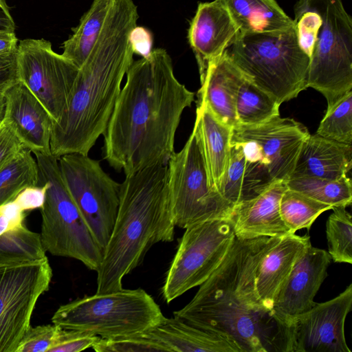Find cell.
I'll list each match as a JSON object with an SVG mask.
<instances>
[{"label": "cell", "instance_id": "6da1fadb", "mask_svg": "<svg viewBox=\"0 0 352 352\" xmlns=\"http://www.w3.org/2000/svg\"><path fill=\"white\" fill-rule=\"evenodd\" d=\"M103 134L104 159L125 176L167 165L177 129L195 93L176 78L166 50L133 61Z\"/></svg>", "mask_w": 352, "mask_h": 352}, {"label": "cell", "instance_id": "7a4b0ae2", "mask_svg": "<svg viewBox=\"0 0 352 352\" xmlns=\"http://www.w3.org/2000/svg\"><path fill=\"white\" fill-rule=\"evenodd\" d=\"M280 238L235 236L219 265L174 316L230 339L241 352H285L286 331L255 287L260 261Z\"/></svg>", "mask_w": 352, "mask_h": 352}, {"label": "cell", "instance_id": "3957f363", "mask_svg": "<svg viewBox=\"0 0 352 352\" xmlns=\"http://www.w3.org/2000/svg\"><path fill=\"white\" fill-rule=\"evenodd\" d=\"M138 17L133 0H111L100 34L79 68L62 115L53 123L50 151L56 157L88 155L104 134L133 61L129 36Z\"/></svg>", "mask_w": 352, "mask_h": 352}, {"label": "cell", "instance_id": "277c9868", "mask_svg": "<svg viewBox=\"0 0 352 352\" xmlns=\"http://www.w3.org/2000/svg\"><path fill=\"white\" fill-rule=\"evenodd\" d=\"M167 165L125 176L110 238L97 272V294L122 289V279L140 265L148 250L174 239Z\"/></svg>", "mask_w": 352, "mask_h": 352}, {"label": "cell", "instance_id": "5b68a950", "mask_svg": "<svg viewBox=\"0 0 352 352\" xmlns=\"http://www.w3.org/2000/svg\"><path fill=\"white\" fill-rule=\"evenodd\" d=\"M293 21L310 60L307 88L321 93L329 109L352 89V19L342 0H298Z\"/></svg>", "mask_w": 352, "mask_h": 352}, {"label": "cell", "instance_id": "8992f818", "mask_svg": "<svg viewBox=\"0 0 352 352\" xmlns=\"http://www.w3.org/2000/svg\"><path fill=\"white\" fill-rule=\"evenodd\" d=\"M244 76L280 104L307 89L309 57L295 27L272 34H242L227 49Z\"/></svg>", "mask_w": 352, "mask_h": 352}, {"label": "cell", "instance_id": "52a82bcc", "mask_svg": "<svg viewBox=\"0 0 352 352\" xmlns=\"http://www.w3.org/2000/svg\"><path fill=\"white\" fill-rule=\"evenodd\" d=\"M39 182L45 190L40 208L41 238L45 251L57 256L76 259L97 272L103 252L74 203L63 179L58 158L52 153H34Z\"/></svg>", "mask_w": 352, "mask_h": 352}, {"label": "cell", "instance_id": "ba28073f", "mask_svg": "<svg viewBox=\"0 0 352 352\" xmlns=\"http://www.w3.org/2000/svg\"><path fill=\"white\" fill-rule=\"evenodd\" d=\"M309 135L301 123L280 116L262 124L233 127L231 143L241 146L245 158L241 201L275 182H287Z\"/></svg>", "mask_w": 352, "mask_h": 352}, {"label": "cell", "instance_id": "9c48e42d", "mask_svg": "<svg viewBox=\"0 0 352 352\" xmlns=\"http://www.w3.org/2000/svg\"><path fill=\"white\" fill-rule=\"evenodd\" d=\"M164 317L160 306L145 290L122 288L85 296L60 305L52 322L62 329L108 338L141 334Z\"/></svg>", "mask_w": 352, "mask_h": 352}, {"label": "cell", "instance_id": "30bf717a", "mask_svg": "<svg viewBox=\"0 0 352 352\" xmlns=\"http://www.w3.org/2000/svg\"><path fill=\"white\" fill-rule=\"evenodd\" d=\"M170 205L175 226L185 229L195 223L230 219L234 206L212 187L199 141L192 131L168 164Z\"/></svg>", "mask_w": 352, "mask_h": 352}, {"label": "cell", "instance_id": "8fae6325", "mask_svg": "<svg viewBox=\"0 0 352 352\" xmlns=\"http://www.w3.org/2000/svg\"><path fill=\"white\" fill-rule=\"evenodd\" d=\"M185 230L162 287L167 303L202 284L219 265L235 237L231 218L206 221Z\"/></svg>", "mask_w": 352, "mask_h": 352}, {"label": "cell", "instance_id": "7c38bea8", "mask_svg": "<svg viewBox=\"0 0 352 352\" xmlns=\"http://www.w3.org/2000/svg\"><path fill=\"white\" fill-rule=\"evenodd\" d=\"M64 182L98 245L104 252L116 219L120 184L88 155L58 158Z\"/></svg>", "mask_w": 352, "mask_h": 352}, {"label": "cell", "instance_id": "4fadbf2b", "mask_svg": "<svg viewBox=\"0 0 352 352\" xmlns=\"http://www.w3.org/2000/svg\"><path fill=\"white\" fill-rule=\"evenodd\" d=\"M48 259L0 265V352H16L35 305L49 289Z\"/></svg>", "mask_w": 352, "mask_h": 352}, {"label": "cell", "instance_id": "5bb4252c", "mask_svg": "<svg viewBox=\"0 0 352 352\" xmlns=\"http://www.w3.org/2000/svg\"><path fill=\"white\" fill-rule=\"evenodd\" d=\"M20 82L57 121L62 115L79 68L55 52L50 41L27 38L18 44Z\"/></svg>", "mask_w": 352, "mask_h": 352}, {"label": "cell", "instance_id": "9a60e30c", "mask_svg": "<svg viewBox=\"0 0 352 352\" xmlns=\"http://www.w3.org/2000/svg\"><path fill=\"white\" fill-rule=\"evenodd\" d=\"M351 306L352 284L336 297L316 302L291 322L286 352H351L344 322Z\"/></svg>", "mask_w": 352, "mask_h": 352}, {"label": "cell", "instance_id": "2e32d148", "mask_svg": "<svg viewBox=\"0 0 352 352\" xmlns=\"http://www.w3.org/2000/svg\"><path fill=\"white\" fill-rule=\"evenodd\" d=\"M331 262L327 251L309 243L279 289L272 311L285 329L287 340L292 320L315 305L314 298L327 276Z\"/></svg>", "mask_w": 352, "mask_h": 352}, {"label": "cell", "instance_id": "e0dca14e", "mask_svg": "<svg viewBox=\"0 0 352 352\" xmlns=\"http://www.w3.org/2000/svg\"><path fill=\"white\" fill-rule=\"evenodd\" d=\"M239 30L222 0L199 3L188 30L200 76L233 43Z\"/></svg>", "mask_w": 352, "mask_h": 352}, {"label": "cell", "instance_id": "ac0fdd59", "mask_svg": "<svg viewBox=\"0 0 352 352\" xmlns=\"http://www.w3.org/2000/svg\"><path fill=\"white\" fill-rule=\"evenodd\" d=\"M3 121L13 130L24 148L32 153H51L54 120L33 94L19 82L5 94Z\"/></svg>", "mask_w": 352, "mask_h": 352}, {"label": "cell", "instance_id": "d6986e66", "mask_svg": "<svg viewBox=\"0 0 352 352\" xmlns=\"http://www.w3.org/2000/svg\"><path fill=\"white\" fill-rule=\"evenodd\" d=\"M286 182H275L254 198L234 206L231 219L236 237L251 239L292 234L280 213V200L287 188Z\"/></svg>", "mask_w": 352, "mask_h": 352}, {"label": "cell", "instance_id": "ffe728a7", "mask_svg": "<svg viewBox=\"0 0 352 352\" xmlns=\"http://www.w3.org/2000/svg\"><path fill=\"white\" fill-rule=\"evenodd\" d=\"M245 78L226 50L209 65L200 80L197 103L206 105L226 124L232 128L237 126L236 100L239 87Z\"/></svg>", "mask_w": 352, "mask_h": 352}, {"label": "cell", "instance_id": "44dd1931", "mask_svg": "<svg viewBox=\"0 0 352 352\" xmlns=\"http://www.w3.org/2000/svg\"><path fill=\"white\" fill-rule=\"evenodd\" d=\"M352 145L309 135L304 141L290 179L316 177L338 179L352 166Z\"/></svg>", "mask_w": 352, "mask_h": 352}, {"label": "cell", "instance_id": "7402d4cb", "mask_svg": "<svg viewBox=\"0 0 352 352\" xmlns=\"http://www.w3.org/2000/svg\"><path fill=\"white\" fill-rule=\"evenodd\" d=\"M309 236L289 234L280 238L260 261L255 278L256 292L266 308L273 307L278 292L305 248Z\"/></svg>", "mask_w": 352, "mask_h": 352}, {"label": "cell", "instance_id": "603a6c76", "mask_svg": "<svg viewBox=\"0 0 352 352\" xmlns=\"http://www.w3.org/2000/svg\"><path fill=\"white\" fill-rule=\"evenodd\" d=\"M142 334L164 344L170 351L241 352L230 339L199 329L176 316L164 317Z\"/></svg>", "mask_w": 352, "mask_h": 352}, {"label": "cell", "instance_id": "cb8c5ba5", "mask_svg": "<svg viewBox=\"0 0 352 352\" xmlns=\"http://www.w3.org/2000/svg\"><path fill=\"white\" fill-rule=\"evenodd\" d=\"M232 129L206 105L197 103L192 131L201 146L210 184L217 190L228 166Z\"/></svg>", "mask_w": 352, "mask_h": 352}, {"label": "cell", "instance_id": "d4e9b609", "mask_svg": "<svg viewBox=\"0 0 352 352\" xmlns=\"http://www.w3.org/2000/svg\"><path fill=\"white\" fill-rule=\"evenodd\" d=\"M242 34H272L294 27L275 0H222Z\"/></svg>", "mask_w": 352, "mask_h": 352}, {"label": "cell", "instance_id": "484cf974", "mask_svg": "<svg viewBox=\"0 0 352 352\" xmlns=\"http://www.w3.org/2000/svg\"><path fill=\"white\" fill-rule=\"evenodd\" d=\"M111 0H94L82 16L73 34L63 43L62 55L80 68L97 41L108 14Z\"/></svg>", "mask_w": 352, "mask_h": 352}, {"label": "cell", "instance_id": "4316f807", "mask_svg": "<svg viewBox=\"0 0 352 352\" xmlns=\"http://www.w3.org/2000/svg\"><path fill=\"white\" fill-rule=\"evenodd\" d=\"M36 158L23 148L0 168V207L13 201L25 188L38 185Z\"/></svg>", "mask_w": 352, "mask_h": 352}, {"label": "cell", "instance_id": "83f0119b", "mask_svg": "<svg viewBox=\"0 0 352 352\" xmlns=\"http://www.w3.org/2000/svg\"><path fill=\"white\" fill-rule=\"evenodd\" d=\"M45 252L41 234L24 224L0 234V265L43 261Z\"/></svg>", "mask_w": 352, "mask_h": 352}, {"label": "cell", "instance_id": "f1b7e54d", "mask_svg": "<svg viewBox=\"0 0 352 352\" xmlns=\"http://www.w3.org/2000/svg\"><path fill=\"white\" fill-rule=\"evenodd\" d=\"M280 105L273 97L245 77L239 87L236 100L238 123L256 125L267 122L280 116Z\"/></svg>", "mask_w": 352, "mask_h": 352}, {"label": "cell", "instance_id": "f546056e", "mask_svg": "<svg viewBox=\"0 0 352 352\" xmlns=\"http://www.w3.org/2000/svg\"><path fill=\"white\" fill-rule=\"evenodd\" d=\"M286 184L288 188L333 208L347 207L352 202L351 180L347 175L334 180L316 177L294 178L289 179Z\"/></svg>", "mask_w": 352, "mask_h": 352}, {"label": "cell", "instance_id": "4dcf8cb0", "mask_svg": "<svg viewBox=\"0 0 352 352\" xmlns=\"http://www.w3.org/2000/svg\"><path fill=\"white\" fill-rule=\"evenodd\" d=\"M332 208L330 205L288 188L280 200V216L292 234L302 228L309 230L318 217Z\"/></svg>", "mask_w": 352, "mask_h": 352}, {"label": "cell", "instance_id": "1f68e13d", "mask_svg": "<svg viewBox=\"0 0 352 352\" xmlns=\"http://www.w3.org/2000/svg\"><path fill=\"white\" fill-rule=\"evenodd\" d=\"M345 206H336L326 223L328 253L335 263L352 264L351 215Z\"/></svg>", "mask_w": 352, "mask_h": 352}, {"label": "cell", "instance_id": "d6a6232c", "mask_svg": "<svg viewBox=\"0 0 352 352\" xmlns=\"http://www.w3.org/2000/svg\"><path fill=\"white\" fill-rule=\"evenodd\" d=\"M316 134L324 138L352 145V91L327 109Z\"/></svg>", "mask_w": 352, "mask_h": 352}, {"label": "cell", "instance_id": "836d02e7", "mask_svg": "<svg viewBox=\"0 0 352 352\" xmlns=\"http://www.w3.org/2000/svg\"><path fill=\"white\" fill-rule=\"evenodd\" d=\"M245 158L241 145L231 143L227 170L217 188L218 192L234 207L242 201V185Z\"/></svg>", "mask_w": 352, "mask_h": 352}, {"label": "cell", "instance_id": "e575fe53", "mask_svg": "<svg viewBox=\"0 0 352 352\" xmlns=\"http://www.w3.org/2000/svg\"><path fill=\"white\" fill-rule=\"evenodd\" d=\"M92 348L97 352L170 351L164 344L142 333L116 338H100Z\"/></svg>", "mask_w": 352, "mask_h": 352}, {"label": "cell", "instance_id": "d590c367", "mask_svg": "<svg viewBox=\"0 0 352 352\" xmlns=\"http://www.w3.org/2000/svg\"><path fill=\"white\" fill-rule=\"evenodd\" d=\"M60 327L56 324L30 327L23 335L16 352H49Z\"/></svg>", "mask_w": 352, "mask_h": 352}, {"label": "cell", "instance_id": "8d00e7d4", "mask_svg": "<svg viewBox=\"0 0 352 352\" xmlns=\"http://www.w3.org/2000/svg\"><path fill=\"white\" fill-rule=\"evenodd\" d=\"M99 336L87 331L60 328L49 352H78L92 348Z\"/></svg>", "mask_w": 352, "mask_h": 352}, {"label": "cell", "instance_id": "74e56055", "mask_svg": "<svg viewBox=\"0 0 352 352\" xmlns=\"http://www.w3.org/2000/svg\"><path fill=\"white\" fill-rule=\"evenodd\" d=\"M19 81L17 52L0 56V96Z\"/></svg>", "mask_w": 352, "mask_h": 352}, {"label": "cell", "instance_id": "f35d334b", "mask_svg": "<svg viewBox=\"0 0 352 352\" xmlns=\"http://www.w3.org/2000/svg\"><path fill=\"white\" fill-rule=\"evenodd\" d=\"M23 148L13 130L3 120L0 123V168Z\"/></svg>", "mask_w": 352, "mask_h": 352}, {"label": "cell", "instance_id": "ab89813d", "mask_svg": "<svg viewBox=\"0 0 352 352\" xmlns=\"http://www.w3.org/2000/svg\"><path fill=\"white\" fill-rule=\"evenodd\" d=\"M129 41L133 53L142 57H147L153 51V34L143 26H135L129 33Z\"/></svg>", "mask_w": 352, "mask_h": 352}, {"label": "cell", "instance_id": "60d3db41", "mask_svg": "<svg viewBox=\"0 0 352 352\" xmlns=\"http://www.w3.org/2000/svg\"><path fill=\"white\" fill-rule=\"evenodd\" d=\"M45 200V190L41 186H31L23 190L14 201L24 212L41 208Z\"/></svg>", "mask_w": 352, "mask_h": 352}, {"label": "cell", "instance_id": "b9f144b4", "mask_svg": "<svg viewBox=\"0 0 352 352\" xmlns=\"http://www.w3.org/2000/svg\"><path fill=\"white\" fill-rule=\"evenodd\" d=\"M18 38L14 32H0V56L8 55L17 52Z\"/></svg>", "mask_w": 352, "mask_h": 352}, {"label": "cell", "instance_id": "7bdbcfd3", "mask_svg": "<svg viewBox=\"0 0 352 352\" xmlns=\"http://www.w3.org/2000/svg\"><path fill=\"white\" fill-rule=\"evenodd\" d=\"M15 23L5 0H0V32H14Z\"/></svg>", "mask_w": 352, "mask_h": 352}, {"label": "cell", "instance_id": "ee69618b", "mask_svg": "<svg viewBox=\"0 0 352 352\" xmlns=\"http://www.w3.org/2000/svg\"><path fill=\"white\" fill-rule=\"evenodd\" d=\"M6 111L5 96H0V123L3 120Z\"/></svg>", "mask_w": 352, "mask_h": 352}]
</instances>
